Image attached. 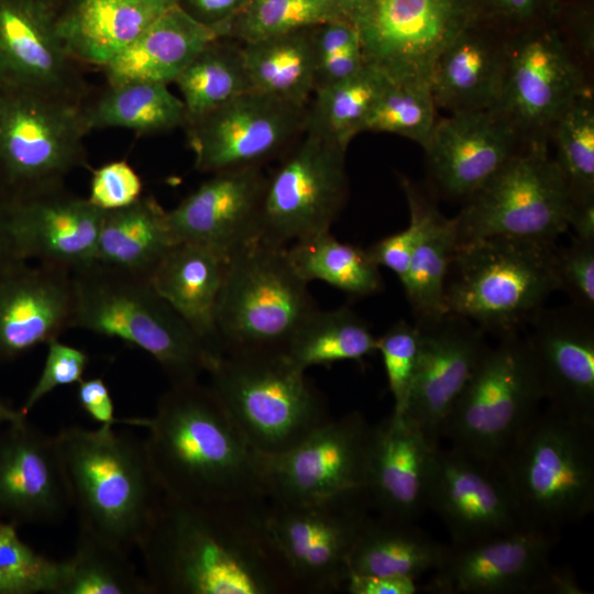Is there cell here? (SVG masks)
Wrapping results in <instances>:
<instances>
[{"label": "cell", "mask_w": 594, "mask_h": 594, "mask_svg": "<svg viewBox=\"0 0 594 594\" xmlns=\"http://www.w3.org/2000/svg\"><path fill=\"white\" fill-rule=\"evenodd\" d=\"M267 499L161 496L138 544L152 594H289L266 530Z\"/></svg>", "instance_id": "1"}, {"label": "cell", "mask_w": 594, "mask_h": 594, "mask_svg": "<svg viewBox=\"0 0 594 594\" xmlns=\"http://www.w3.org/2000/svg\"><path fill=\"white\" fill-rule=\"evenodd\" d=\"M143 442L163 495L196 503L267 499L257 452L210 386L170 383Z\"/></svg>", "instance_id": "2"}, {"label": "cell", "mask_w": 594, "mask_h": 594, "mask_svg": "<svg viewBox=\"0 0 594 594\" xmlns=\"http://www.w3.org/2000/svg\"><path fill=\"white\" fill-rule=\"evenodd\" d=\"M54 440L79 527L136 548L162 496L144 443L113 426L68 427Z\"/></svg>", "instance_id": "3"}, {"label": "cell", "mask_w": 594, "mask_h": 594, "mask_svg": "<svg viewBox=\"0 0 594 594\" xmlns=\"http://www.w3.org/2000/svg\"><path fill=\"white\" fill-rule=\"evenodd\" d=\"M70 329L116 338L148 353L170 383L198 380L220 355L158 294L147 276L91 262L72 272Z\"/></svg>", "instance_id": "4"}, {"label": "cell", "mask_w": 594, "mask_h": 594, "mask_svg": "<svg viewBox=\"0 0 594 594\" xmlns=\"http://www.w3.org/2000/svg\"><path fill=\"white\" fill-rule=\"evenodd\" d=\"M556 242L488 238L458 244L443 290L444 314L498 339L520 333L559 290Z\"/></svg>", "instance_id": "5"}, {"label": "cell", "mask_w": 594, "mask_h": 594, "mask_svg": "<svg viewBox=\"0 0 594 594\" xmlns=\"http://www.w3.org/2000/svg\"><path fill=\"white\" fill-rule=\"evenodd\" d=\"M525 528L559 532L594 510V425L547 406L497 460Z\"/></svg>", "instance_id": "6"}, {"label": "cell", "mask_w": 594, "mask_h": 594, "mask_svg": "<svg viewBox=\"0 0 594 594\" xmlns=\"http://www.w3.org/2000/svg\"><path fill=\"white\" fill-rule=\"evenodd\" d=\"M318 307L287 246L258 240L231 254L216 306L221 354H284Z\"/></svg>", "instance_id": "7"}, {"label": "cell", "mask_w": 594, "mask_h": 594, "mask_svg": "<svg viewBox=\"0 0 594 594\" xmlns=\"http://www.w3.org/2000/svg\"><path fill=\"white\" fill-rule=\"evenodd\" d=\"M210 387L253 449L285 452L330 419L320 392L284 354H220Z\"/></svg>", "instance_id": "8"}, {"label": "cell", "mask_w": 594, "mask_h": 594, "mask_svg": "<svg viewBox=\"0 0 594 594\" xmlns=\"http://www.w3.org/2000/svg\"><path fill=\"white\" fill-rule=\"evenodd\" d=\"M544 141L517 152L465 199L454 217L458 244L488 238L551 241L569 228V190Z\"/></svg>", "instance_id": "9"}, {"label": "cell", "mask_w": 594, "mask_h": 594, "mask_svg": "<svg viewBox=\"0 0 594 594\" xmlns=\"http://www.w3.org/2000/svg\"><path fill=\"white\" fill-rule=\"evenodd\" d=\"M543 395L524 333L498 339L483 354L442 428V440L497 461L541 409Z\"/></svg>", "instance_id": "10"}, {"label": "cell", "mask_w": 594, "mask_h": 594, "mask_svg": "<svg viewBox=\"0 0 594 594\" xmlns=\"http://www.w3.org/2000/svg\"><path fill=\"white\" fill-rule=\"evenodd\" d=\"M84 101L0 90V185L22 197L65 184L87 165Z\"/></svg>", "instance_id": "11"}, {"label": "cell", "mask_w": 594, "mask_h": 594, "mask_svg": "<svg viewBox=\"0 0 594 594\" xmlns=\"http://www.w3.org/2000/svg\"><path fill=\"white\" fill-rule=\"evenodd\" d=\"M591 90L584 63L553 16L508 34L501 91L492 110L522 142H549L559 117Z\"/></svg>", "instance_id": "12"}, {"label": "cell", "mask_w": 594, "mask_h": 594, "mask_svg": "<svg viewBox=\"0 0 594 594\" xmlns=\"http://www.w3.org/2000/svg\"><path fill=\"white\" fill-rule=\"evenodd\" d=\"M373 514L366 493L314 502H270L266 530L294 593L328 594L344 588L354 544Z\"/></svg>", "instance_id": "13"}, {"label": "cell", "mask_w": 594, "mask_h": 594, "mask_svg": "<svg viewBox=\"0 0 594 594\" xmlns=\"http://www.w3.org/2000/svg\"><path fill=\"white\" fill-rule=\"evenodd\" d=\"M290 148L266 177L257 240L287 246L330 232L348 199L345 151L314 133Z\"/></svg>", "instance_id": "14"}, {"label": "cell", "mask_w": 594, "mask_h": 594, "mask_svg": "<svg viewBox=\"0 0 594 594\" xmlns=\"http://www.w3.org/2000/svg\"><path fill=\"white\" fill-rule=\"evenodd\" d=\"M559 532L520 528L466 546L447 544L426 591L435 594H582L550 553Z\"/></svg>", "instance_id": "15"}, {"label": "cell", "mask_w": 594, "mask_h": 594, "mask_svg": "<svg viewBox=\"0 0 594 594\" xmlns=\"http://www.w3.org/2000/svg\"><path fill=\"white\" fill-rule=\"evenodd\" d=\"M475 19L472 0H366L354 24L365 64L392 81L429 85L437 59Z\"/></svg>", "instance_id": "16"}, {"label": "cell", "mask_w": 594, "mask_h": 594, "mask_svg": "<svg viewBox=\"0 0 594 594\" xmlns=\"http://www.w3.org/2000/svg\"><path fill=\"white\" fill-rule=\"evenodd\" d=\"M371 432L372 424L350 411L330 418L285 452H257L267 501L297 504L366 493Z\"/></svg>", "instance_id": "17"}, {"label": "cell", "mask_w": 594, "mask_h": 594, "mask_svg": "<svg viewBox=\"0 0 594 594\" xmlns=\"http://www.w3.org/2000/svg\"><path fill=\"white\" fill-rule=\"evenodd\" d=\"M307 107L246 91L185 125L200 173L215 174L286 154L305 133Z\"/></svg>", "instance_id": "18"}, {"label": "cell", "mask_w": 594, "mask_h": 594, "mask_svg": "<svg viewBox=\"0 0 594 594\" xmlns=\"http://www.w3.org/2000/svg\"><path fill=\"white\" fill-rule=\"evenodd\" d=\"M427 507L442 520L453 546L525 528L499 463L450 446H439L435 452Z\"/></svg>", "instance_id": "19"}, {"label": "cell", "mask_w": 594, "mask_h": 594, "mask_svg": "<svg viewBox=\"0 0 594 594\" xmlns=\"http://www.w3.org/2000/svg\"><path fill=\"white\" fill-rule=\"evenodd\" d=\"M416 326L419 356L402 417L439 447L446 419L488 344L481 329L459 316L444 314Z\"/></svg>", "instance_id": "20"}, {"label": "cell", "mask_w": 594, "mask_h": 594, "mask_svg": "<svg viewBox=\"0 0 594 594\" xmlns=\"http://www.w3.org/2000/svg\"><path fill=\"white\" fill-rule=\"evenodd\" d=\"M526 328L547 406L594 425V312L573 304L543 307Z\"/></svg>", "instance_id": "21"}, {"label": "cell", "mask_w": 594, "mask_h": 594, "mask_svg": "<svg viewBox=\"0 0 594 594\" xmlns=\"http://www.w3.org/2000/svg\"><path fill=\"white\" fill-rule=\"evenodd\" d=\"M56 19L35 0H0V90L84 101L86 84L58 36Z\"/></svg>", "instance_id": "22"}, {"label": "cell", "mask_w": 594, "mask_h": 594, "mask_svg": "<svg viewBox=\"0 0 594 594\" xmlns=\"http://www.w3.org/2000/svg\"><path fill=\"white\" fill-rule=\"evenodd\" d=\"M521 144L514 127L492 109L450 113L436 121L424 146L430 180L442 196L465 200Z\"/></svg>", "instance_id": "23"}, {"label": "cell", "mask_w": 594, "mask_h": 594, "mask_svg": "<svg viewBox=\"0 0 594 594\" xmlns=\"http://www.w3.org/2000/svg\"><path fill=\"white\" fill-rule=\"evenodd\" d=\"M265 180L262 167L211 174L175 208L167 210L175 242L202 245L228 258L257 240Z\"/></svg>", "instance_id": "24"}, {"label": "cell", "mask_w": 594, "mask_h": 594, "mask_svg": "<svg viewBox=\"0 0 594 594\" xmlns=\"http://www.w3.org/2000/svg\"><path fill=\"white\" fill-rule=\"evenodd\" d=\"M72 508L54 437L26 421L0 431V517L13 524H55Z\"/></svg>", "instance_id": "25"}, {"label": "cell", "mask_w": 594, "mask_h": 594, "mask_svg": "<svg viewBox=\"0 0 594 594\" xmlns=\"http://www.w3.org/2000/svg\"><path fill=\"white\" fill-rule=\"evenodd\" d=\"M105 212L67 190L65 184L14 197L21 257L69 272L91 263Z\"/></svg>", "instance_id": "26"}, {"label": "cell", "mask_w": 594, "mask_h": 594, "mask_svg": "<svg viewBox=\"0 0 594 594\" xmlns=\"http://www.w3.org/2000/svg\"><path fill=\"white\" fill-rule=\"evenodd\" d=\"M72 272L20 261L0 270V361H11L70 329Z\"/></svg>", "instance_id": "27"}, {"label": "cell", "mask_w": 594, "mask_h": 594, "mask_svg": "<svg viewBox=\"0 0 594 594\" xmlns=\"http://www.w3.org/2000/svg\"><path fill=\"white\" fill-rule=\"evenodd\" d=\"M437 448L402 416L372 425L366 495L375 515L416 521L428 509Z\"/></svg>", "instance_id": "28"}, {"label": "cell", "mask_w": 594, "mask_h": 594, "mask_svg": "<svg viewBox=\"0 0 594 594\" xmlns=\"http://www.w3.org/2000/svg\"><path fill=\"white\" fill-rule=\"evenodd\" d=\"M509 33L475 19L437 59L429 80L435 105L450 113L488 110L497 102Z\"/></svg>", "instance_id": "29"}, {"label": "cell", "mask_w": 594, "mask_h": 594, "mask_svg": "<svg viewBox=\"0 0 594 594\" xmlns=\"http://www.w3.org/2000/svg\"><path fill=\"white\" fill-rule=\"evenodd\" d=\"M177 0H76L56 19L58 36L78 64L103 68Z\"/></svg>", "instance_id": "30"}, {"label": "cell", "mask_w": 594, "mask_h": 594, "mask_svg": "<svg viewBox=\"0 0 594 594\" xmlns=\"http://www.w3.org/2000/svg\"><path fill=\"white\" fill-rule=\"evenodd\" d=\"M219 37L218 31L198 22L176 3L101 69L108 84L148 81L168 85L204 47Z\"/></svg>", "instance_id": "31"}, {"label": "cell", "mask_w": 594, "mask_h": 594, "mask_svg": "<svg viewBox=\"0 0 594 594\" xmlns=\"http://www.w3.org/2000/svg\"><path fill=\"white\" fill-rule=\"evenodd\" d=\"M227 260L202 245L176 243L148 277L158 294L220 354L215 315Z\"/></svg>", "instance_id": "32"}, {"label": "cell", "mask_w": 594, "mask_h": 594, "mask_svg": "<svg viewBox=\"0 0 594 594\" xmlns=\"http://www.w3.org/2000/svg\"><path fill=\"white\" fill-rule=\"evenodd\" d=\"M409 215L418 233L409 270L402 283L416 321L444 315L443 290L451 257L458 245L454 218H447L420 188L403 177Z\"/></svg>", "instance_id": "33"}, {"label": "cell", "mask_w": 594, "mask_h": 594, "mask_svg": "<svg viewBox=\"0 0 594 594\" xmlns=\"http://www.w3.org/2000/svg\"><path fill=\"white\" fill-rule=\"evenodd\" d=\"M176 244L165 210L153 196L106 211L94 261L150 277Z\"/></svg>", "instance_id": "34"}, {"label": "cell", "mask_w": 594, "mask_h": 594, "mask_svg": "<svg viewBox=\"0 0 594 594\" xmlns=\"http://www.w3.org/2000/svg\"><path fill=\"white\" fill-rule=\"evenodd\" d=\"M446 548L447 544L435 540L416 521L373 513L354 544L349 571L350 574L399 575L417 580L438 568Z\"/></svg>", "instance_id": "35"}, {"label": "cell", "mask_w": 594, "mask_h": 594, "mask_svg": "<svg viewBox=\"0 0 594 594\" xmlns=\"http://www.w3.org/2000/svg\"><path fill=\"white\" fill-rule=\"evenodd\" d=\"M311 29L245 43L241 53L252 90L307 107L315 91Z\"/></svg>", "instance_id": "36"}, {"label": "cell", "mask_w": 594, "mask_h": 594, "mask_svg": "<svg viewBox=\"0 0 594 594\" xmlns=\"http://www.w3.org/2000/svg\"><path fill=\"white\" fill-rule=\"evenodd\" d=\"M84 118L89 132L117 128L157 134L187 123L183 100L167 85L148 81L108 84L95 101L84 102Z\"/></svg>", "instance_id": "37"}, {"label": "cell", "mask_w": 594, "mask_h": 594, "mask_svg": "<svg viewBox=\"0 0 594 594\" xmlns=\"http://www.w3.org/2000/svg\"><path fill=\"white\" fill-rule=\"evenodd\" d=\"M377 337L369 323L348 306L315 310L293 336L284 355L297 369L362 362L376 352Z\"/></svg>", "instance_id": "38"}, {"label": "cell", "mask_w": 594, "mask_h": 594, "mask_svg": "<svg viewBox=\"0 0 594 594\" xmlns=\"http://www.w3.org/2000/svg\"><path fill=\"white\" fill-rule=\"evenodd\" d=\"M389 79L364 64L353 75L317 88L307 107L305 132L317 134L346 150L360 132Z\"/></svg>", "instance_id": "39"}, {"label": "cell", "mask_w": 594, "mask_h": 594, "mask_svg": "<svg viewBox=\"0 0 594 594\" xmlns=\"http://www.w3.org/2000/svg\"><path fill=\"white\" fill-rule=\"evenodd\" d=\"M287 255L307 283L321 280L354 298L372 296L384 288L380 266L367 251L341 242L330 232L292 243Z\"/></svg>", "instance_id": "40"}, {"label": "cell", "mask_w": 594, "mask_h": 594, "mask_svg": "<svg viewBox=\"0 0 594 594\" xmlns=\"http://www.w3.org/2000/svg\"><path fill=\"white\" fill-rule=\"evenodd\" d=\"M174 84L180 91L187 123L252 90L241 47L227 37L204 47Z\"/></svg>", "instance_id": "41"}, {"label": "cell", "mask_w": 594, "mask_h": 594, "mask_svg": "<svg viewBox=\"0 0 594 594\" xmlns=\"http://www.w3.org/2000/svg\"><path fill=\"white\" fill-rule=\"evenodd\" d=\"M57 594H152L129 552L80 528Z\"/></svg>", "instance_id": "42"}, {"label": "cell", "mask_w": 594, "mask_h": 594, "mask_svg": "<svg viewBox=\"0 0 594 594\" xmlns=\"http://www.w3.org/2000/svg\"><path fill=\"white\" fill-rule=\"evenodd\" d=\"M549 140L565 180L570 207L594 201V98L593 91L579 96L559 117Z\"/></svg>", "instance_id": "43"}, {"label": "cell", "mask_w": 594, "mask_h": 594, "mask_svg": "<svg viewBox=\"0 0 594 594\" xmlns=\"http://www.w3.org/2000/svg\"><path fill=\"white\" fill-rule=\"evenodd\" d=\"M430 86L413 81H392L376 101L363 132H386L426 145L436 119Z\"/></svg>", "instance_id": "44"}, {"label": "cell", "mask_w": 594, "mask_h": 594, "mask_svg": "<svg viewBox=\"0 0 594 594\" xmlns=\"http://www.w3.org/2000/svg\"><path fill=\"white\" fill-rule=\"evenodd\" d=\"M16 527L0 519V594H57L66 560L40 554L20 538Z\"/></svg>", "instance_id": "45"}, {"label": "cell", "mask_w": 594, "mask_h": 594, "mask_svg": "<svg viewBox=\"0 0 594 594\" xmlns=\"http://www.w3.org/2000/svg\"><path fill=\"white\" fill-rule=\"evenodd\" d=\"M338 20L310 0H249L224 36L243 44Z\"/></svg>", "instance_id": "46"}, {"label": "cell", "mask_w": 594, "mask_h": 594, "mask_svg": "<svg viewBox=\"0 0 594 594\" xmlns=\"http://www.w3.org/2000/svg\"><path fill=\"white\" fill-rule=\"evenodd\" d=\"M389 392L394 399L393 414L402 416L414 382L419 356V331L415 324L399 320L377 337Z\"/></svg>", "instance_id": "47"}, {"label": "cell", "mask_w": 594, "mask_h": 594, "mask_svg": "<svg viewBox=\"0 0 594 594\" xmlns=\"http://www.w3.org/2000/svg\"><path fill=\"white\" fill-rule=\"evenodd\" d=\"M554 265L559 290L594 312V241L574 237L568 246L557 248Z\"/></svg>", "instance_id": "48"}, {"label": "cell", "mask_w": 594, "mask_h": 594, "mask_svg": "<svg viewBox=\"0 0 594 594\" xmlns=\"http://www.w3.org/2000/svg\"><path fill=\"white\" fill-rule=\"evenodd\" d=\"M88 361V355L78 348L62 343L58 339L48 342L42 373L20 410L26 416L55 388L78 384L82 380Z\"/></svg>", "instance_id": "49"}, {"label": "cell", "mask_w": 594, "mask_h": 594, "mask_svg": "<svg viewBox=\"0 0 594 594\" xmlns=\"http://www.w3.org/2000/svg\"><path fill=\"white\" fill-rule=\"evenodd\" d=\"M143 196V183L125 161H113L94 169L88 200L103 211L124 208Z\"/></svg>", "instance_id": "50"}, {"label": "cell", "mask_w": 594, "mask_h": 594, "mask_svg": "<svg viewBox=\"0 0 594 594\" xmlns=\"http://www.w3.org/2000/svg\"><path fill=\"white\" fill-rule=\"evenodd\" d=\"M477 18L507 33L551 20L561 0H472Z\"/></svg>", "instance_id": "51"}, {"label": "cell", "mask_w": 594, "mask_h": 594, "mask_svg": "<svg viewBox=\"0 0 594 594\" xmlns=\"http://www.w3.org/2000/svg\"><path fill=\"white\" fill-rule=\"evenodd\" d=\"M417 233L418 222L409 215V224L406 229L378 240L366 251L376 265L387 267L403 283L409 270Z\"/></svg>", "instance_id": "52"}, {"label": "cell", "mask_w": 594, "mask_h": 594, "mask_svg": "<svg viewBox=\"0 0 594 594\" xmlns=\"http://www.w3.org/2000/svg\"><path fill=\"white\" fill-rule=\"evenodd\" d=\"M77 387V398L84 411L101 426L130 424L142 426L144 419L121 420L114 416V404L109 387L101 377L81 380Z\"/></svg>", "instance_id": "53"}, {"label": "cell", "mask_w": 594, "mask_h": 594, "mask_svg": "<svg viewBox=\"0 0 594 594\" xmlns=\"http://www.w3.org/2000/svg\"><path fill=\"white\" fill-rule=\"evenodd\" d=\"M249 0H177V4L198 22L215 29L223 37L233 18Z\"/></svg>", "instance_id": "54"}, {"label": "cell", "mask_w": 594, "mask_h": 594, "mask_svg": "<svg viewBox=\"0 0 594 594\" xmlns=\"http://www.w3.org/2000/svg\"><path fill=\"white\" fill-rule=\"evenodd\" d=\"M344 590L350 594H415L416 580L399 575L350 574Z\"/></svg>", "instance_id": "55"}, {"label": "cell", "mask_w": 594, "mask_h": 594, "mask_svg": "<svg viewBox=\"0 0 594 594\" xmlns=\"http://www.w3.org/2000/svg\"><path fill=\"white\" fill-rule=\"evenodd\" d=\"M13 208L14 197L0 185V270L24 261L16 243Z\"/></svg>", "instance_id": "56"}, {"label": "cell", "mask_w": 594, "mask_h": 594, "mask_svg": "<svg viewBox=\"0 0 594 594\" xmlns=\"http://www.w3.org/2000/svg\"><path fill=\"white\" fill-rule=\"evenodd\" d=\"M568 224L575 238L594 241V201L570 207Z\"/></svg>", "instance_id": "57"}, {"label": "cell", "mask_w": 594, "mask_h": 594, "mask_svg": "<svg viewBox=\"0 0 594 594\" xmlns=\"http://www.w3.org/2000/svg\"><path fill=\"white\" fill-rule=\"evenodd\" d=\"M337 19L355 22L363 11L366 0H310Z\"/></svg>", "instance_id": "58"}, {"label": "cell", "mask_w": 594, "mask_h": 594, "mask_svg": "<svg viewBox=\"0 0 594 594\" xmlns=\"http://www.w3.org/2000/svg\"><path fill=\"white\" fill-rule=\"evenodd\" d=\"M26 417L21 410H16L0 400V431L7 424Z\"/></svg>", "instance_id": "59"}, {"label": "cell", "mask_w": 594, "mask_h": 594, "mask_svg": "<svg viewBox=\"0 0 594 594\" xmlns=\"http://www.w3.org/2000/svg\"><path fill=\"white\" fill-rule=\"evenodd\" d=\"M56 18L64 12L69 6H72L76 0H35Z\"/></svg>", "instance_id": "60"}]
</instances>
